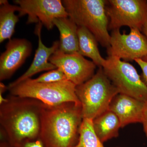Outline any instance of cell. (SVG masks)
<instances>
[{"label": "cell", "mask_w": 147, "mask_h": 147, "mask_svg": "<svg viewBox=\"0 0 147 147\" xmlns=\"http://www.w3.org/2000/svg\"><path fill=\"white\" fill-rule=\"evenodd\" d=\"M44 103L34 98L11 95L0 104L1 140L12 146L39 138Z\"/></svg>", "instance_id": "1"}, {"label": "cell", "mask_w": 147, "mask_h": 147, "mask_svg": "<svg viewBox=\"0 0 147 147\" xmlns=\"http://www.w3.org/2000/svg\"><path fill=\"white\" fill-rule=\"evenodd\" d=\"M83 119L81 105L72 102L44 104L38 139L44 147H73L78 142Z\"/></svg>", "instance_id": "2"}, {"label": "cell", "mask_w": 147, "mask_h": 147, "mask_svg": "<svg viewBox=\"0 0 147 147\" xmlns=\"http://www.w3.org/2000/svg\"><path fill=\"white\" fill-rule=\"evenodd\" d=\"M68 17L78 26L88 30L102 47H110L109 18L104 0L62 1Z\"/></svg>", "instance_id": "3"}, {"label": "cell", "mask_w": 147, "mask_h": 147, "mask_svg": "<svg viewBox=\"0 0 147 147\" xmlns=\"http://www.w3.org/2000/svg\"><path fill=\"white\" fill-rule=\"evenodd\" d=\"M76 92L82 106L83 119L92 120L109 110L113 98L119 93L102 67L89 80L76 86Z\"/></svg>", "instance_id": "4"}, {"label": "cell", "mask_w": 147, "mask_h": 147, "mask_svg": "<svg viewBox=\"0 0 147 147\" xmlns=\"http://www.w3.org/2000/svg\"><path fill=\"white\" fill-rule=\"evenodd\" d=\"M76 86L68 80L52 83H36L29 78L8 89L11 95L34 98L45 105H55L67 102L81 105Z\"/></svg>", "instance_id": "5"}, {"label": "cell", "mask_w": 147, "mask_h": 147, "mask_svg": "<svg viewBox=\"0 0 147 147\" xmlns=\"http://www.w3.org/2000/svg\"><path fill=\"white\" fill-rule=\"evenodd\" d=\"M102 68L119 93L144 102L147 101L146 85L131 64L116 57L108 56Z\"/></svg>", "instance_id": "6"}, {"label": "cell", "mask_w": 147, "mask_h": 147, "mask_svg": "<svg viewBox=\"0 0 147 147\" xmlns=\"http://www.w3.org/2000/svg\"><path fill=\"white\" fill-rule=\"evenodd\" d=\"M106 11L109 18V30L123 26L137 28L142 32L147 25V1L108 0Z\"/></svg>", "instance_id": "7"}, {"label": "cell", "mask_w": 147, "mask_h": 147, "mask_svg": "<svg viewBox=\"0 0 147 147\" xmlns=\"http://www.w3.org/2000/svg\"><path fill=\"white\" fill-rule=\"evenodd\" d=\"M128 34L120 30L112 31L108 56L116 57L125 61L142 59L147 55V37L139 29L131 28Z\"/></svg>", "instance_id": "8"}, {"label": "cell", "mask_w": 147, "mask_h": 147, "mask_svg": "<svg viewBox=\"0 0 147 147\" xmlns=\"http://www.w3.org/2000/svg\"><path fill=\"white\" fill-rule=\"evenodd\" d=\"M21 8L18 16L28 15L27 24L40 23L48 30L54 27L55 19L68 17L60 0H15Z\"/></svg>", "instance_id": "9"}, {"label": "cell", "mask_w": 147, "mask_h": 147, "mask_svg": "<svg viewBox=\"0 0 147 147\" xmlns=\"http://www.w3.org/2000/svg\"><path fill=\"white\" fill-rule=\"evenodd\" d=\"M61 69L67 79L76 86L84 84L94 75L96 65L79 53L67 54L58 49L49 60Z\"/></svg>", "instance_id": "10"}, {"label": "cell", "mask_w": 147, "mask_h": 147, "mask_svg": "<svg viewBox=\"0 0 147 147\" xmlns=\"http://www.w3.org/2000/svg\"><path fill=\"white\" fill-rule=\"evenodd\" d=\"M0 57V81L10 79L24 64L32 50L31 42L25 38L9 40Z\"/></svg>", "instance_id": "11"}, {"label": "cell", "mask_w": 147, "mask_h": 147, "mask_svg": "<svg viewBox=\"0 0 147 147\" xmlns=\"http://www.w3.org/2000/svg\"><path fill=\"white\" fill-rule=\"evenodd\" d=\"M42 25L38 23L36 27L35 34L38 38V46L36 50L32 62L26 71L16 80L9 84L7 88H12L21 82L35 75L36 74L44 71H50L56 69L57 67L50 62L49 59L59 48V40H56L53 42V45L47 47L42 42L41 38V30Z\"/></svg>", "instance_id": "12"}, {"label": "cell", "mask_w": 147, "mask_h": 147, "mask_svg": "<svg viewBox=\"0 0 147 147\" xmlns=\"http://www.w3.org/2000/svg\"><path fill=\"white\" fill-rule=\"evenodd\" d=\"M144 102L119 93L111 101L109 110L117 116L121 127H123L130 123H142Z\"/></svg>", "instance_id": "13"}, {"label": "cell", "mask_w": 147, "mask_h": 147, "mask_svg": "<svg viewBox=\"0 0 147 147\" xmlns=\"http://www.w3.org/2000/svg\"><path fill=\"white\" fill-rule=\"evenodd\" d=\"M54 24L60 33L59 49L65 54L79 53L78 26L69 17L56 18Z\"/></svg>", "instance_id": "14"}, {"label": "cell", "mask_w": 147, "mask_h": 147, "mask_svg": "<svg viewBox=\"0 0 147 147\" xmlns=\"http://www.w3.org/2000/svg\"><path fill=\"white\" fill-rule=\"evenodd\" d=\"M95 132L102 143L119 136L120 122L112 111L108 110L92 120Z\"/></svg>", "instance_id": "15"}, {"label": "cell", "mask_w": 147, "mask_h": 147, "mask_svg": "<svg viewBox=\"0 0 147 147\" xmlns=\"http://www.w3.org/2000/svg\"><path fill=\"white\" fill-rule=\"evenodd\" d=\"M78 36L79 54L90 58L96 65L102 67L106 59L100 55L97 40L94 35L86 28L78 27Z\"/></svg>", "instance_id": "16"}, {"label": "cell", "mask_w": 147, "mask_h": 147, "mask_svg": "<svg viewBox=\"0 0 147 147\" xmlns=\"http://www.w3.org/2000/svg\"><path fill=\"white\" fill-rule=\"evenodd\" d=\"M0 42L7 39H11L15 32L19 16L14 13L21 11L18 5L10 4L7 0L0 1Z\"/></svg>", "instance_id": "17"}, {"label": "cell", "mask_w": 147, "mask_h": 147, "mask_svg": "<svg viewBox=\"0 0 147 147\" xmlns=\"http://www.w3.org/2000/svg\"><path fill=\"white\" fill-rule=\"evenodd\" d=\"M79 134L78 142L73 147H105L95 132L92 120L83 119Z\"/></svg>", "instance_id": "18"}, {"label": "cell", "mask_w": 147, "mask_h": 147, "mask_svg": "<svg viewBox=\"0 0 147 147\" xmlns=\"http://www.w3.org/2000/svg\"><path fill=\"white\" fill-rule=\"evenodd\" d=\"M67 80V79L65 74L59 68L48 71L36 79H32L33 82L40 83H55Z\"/></svg>", "instance_id": "19"}, {"label": "cell", "mask_w": 147, "mask_h": 147, "mask_svg": "<svg viewBox=\"0 0 147 147\" xmlns=\"http://www.w3.org/2000/svg\"><path fill=\"white\" fill-rule=\"evenodd\" d=\"M14 147H44L39 139L34 140H26L16 144Z\"/></svg>", "instance_id": "20"}, {"label": "cell", "mask_w": 147, "mask_h": 147, "mask_svg": "<svg viewBox=\"0 0 147 147\" xmlns=\"http://www.w3.org/2000/svg\"><path fill=\"white\" fill-rule=\"evenodd\" d=\"M134 61L142 69V73L141 77L143 82L147 86V62L141 59H137Z\"/></svg>", "instance_id": "21"}, {"label": "cell", "mask_w": 147, "mask_h": 147, "mask_svg": "<svg viewBox=\"0 0 147 147\" xmlns=\"http://www.w3.org/2000/svg\"><path fill=\"white\" fill-rule=\"evenodd\" d=\"M142 123L143 124L144 132L147 137V100L144 102Z\"/></svg>", "instance_id": "22"}, {"label": "cell", "mask_w": 147, "mask_h": 147, "mask_svg": "<svg viewBox=\"0 0 147 147\" xmlns=\"http://www.w3.org/2000/svg\"><path fill=\"white\" fill-rule=\"evenodd\" d=\"M6 90H8L7 86H5L3 83H0V104H2L7 101V98L3 97V94Z\"/></svg>", "instance_id": "23"}, {"label": "cell", "mask_w": 147, "mask_h": 147, "mask_svg": "<svg viewBox=\"0 0 147 147\" xmlns=\"http://www.w3.org/2000/svg\"><path fill=\"white\" fill-rule=\"evenodd\" d=\"M0 147H14L7 141L4 140H1Z\"/></svg>", "instance_id": "24"}, {"label": "cell", "mask_w": 147, "mask_h": 147, "mask_svg": "<svg viewBox=\"0 0 147 147\" xmlns=\"http://www.w3.org/2000/svg\"><path fill=\"white\" fill-rule=\"evenodd\" d=\"M142 32L147 37V25L144 27V28L142 30ZM142 59L147 62V55L145 56L144 58H142Z\"/></svg>", "instance_id": "25"}]
</instances>
